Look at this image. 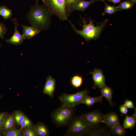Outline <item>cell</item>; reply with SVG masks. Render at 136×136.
Returning <instances> with one entry per match:
<instances>
[{
	"label": "cell",
	"mask_w": 136,
	"mask_h": 136,
	"mask_svg": "<svg viewBox=\"0 0 136 136\" xmlns=\"http://www.w3.org/2000/svg\"><path fill=\"white\" fill-rule=\"evenodd\" d=\"M6 117L5 113L2 112L0 113V125L2 126Z\"/></svg>",
	"instance_id": "cell-32"
},
{
	"label": "cell",
	"mask_w": 136,
	"mask_h": 136,
	"mask_svg": "<svg viewBox=\"0 0 136 136\" xmlns=\"http://www.w3.org/2000/svg\"><path fill=\"white\" fill-rule=\"evenodd\" d=\"M15 121L18 125H20L25 118V116L19 111H16L13 116Z\"/></svg>",
	"instance_id": "cell-26"
},
{
	"label": "cell",
	"mask_w": 136,
	"mask_h": 136,
	"mask_svg": "<svg viewBox=\"0 0 136 136\" xmlns=\"http://www.w3.org/2000/svg\"><path fill=\"white\" fill-rule=\"evenodd\" d=\"M124 104L127 108H132L135 110H136L133 102L128 99H126L125 100Z\"/></svg>",
	"instance_id": "cell-30"
},
{
	"label": "cell",
	"mask_w": 136,
	"mask_h": 136,
	"mask_svg": "<svg viewBox=\"0 0 136 136\" xmlns=\"http://www.w3.org/2000/svg\"><path fill=\"white\" fill-rule=\"evenodd\" d=\"M1 43H0V47H1Z\"/></svg>",
	"instance_id": "cell-37"
},
{
	"label": "cell",
	"mask_w": 136,
	"mask_h": 136,
	"mask_svg": "<svg viewBox=\"0 0 136 136\" xmlns=\"http://www.w3.org/2000/svg\"><path fill=\"white\" fill-rule=\"evenodd\" d=\"M13 116L10 115L6 117L2 125L3 133L13 128L14 124Z\"/></svg>",
	"instance_id": "cell-18"
},
{
	"label": "cell",
	"mask_w": 136,
	"mask_h": 136,
	"mask_svg": "<svg viewBox=\"0 0 136 136\" xmlns=\"http://www.w3.org/2000/svg\"><path fill=\"white\" fill-rule=\"evenodd\" d=\"M89 91L85 89L73 94L64 93L59 97L61 106L74 108L82 104L84 98L88 95Z\"/></svg>",
	"instance_id": "cell-5"
},
{
	"label": "cell",
	"mask_w": 136,
	"mask_h": 136,
	"mask_svg": "<svg viewBox=\"0 0 136 136\" xmlns=\"http://www.w3.org/2000/svg\"><path fill=\"white\" fill-rule=\"evenodd\" d=\"M82 115L87 123L93 128L98 126L101 123H105V115L98 111H95Z\"/></svg>",
	"instance_id": "cell-7"
},
{
	"label": "cell",
	"mask_w": 136,
	"mask_h": 136,
	"mask_svg": "<svg viewBox=\"0 0 136 136\" xmlns=\"http://www.w3.org/2000/svg\"><path fill=\"white\" fill-rule=\"evenodd\" d=\"M3 132L2 126L0 125V133Z\"/></svg>",
	"instance_id": "cell-34"
},
{
	"label": "cell",
	"mask_w": 136,
	"mask_h": 136,
	"mask_svg": "<svg viewBox=\"0 0 136 136\" xmlns=\"http://www.w3.org/2000/svg\"><path fill=\"white\" fill-rule=\"evenodd\" d=\"M93 127L87 122L83 115L74 116L68 125L65 136H81L89 134Z\"/></svg>",
	"instance_id": "cell-3"
},
{
	"label": "cell",
	"mask_w": 136,
	"mask_h": 136,
	"mask_svg": "<svg viewBox=\"0 0 136 136\" xmlns=\"http://www.w3.org/2000/svg\"><path fill=\"white\" fill-rule=\"evenodd\" d=\"M100 1H104V0H91L89 1H86L84 0H80L74 6L73 9V11H78L83 12L91 4L96 2Z\"/></svg>",
	"instance_id": "cell-13"
},
{
	"label": "cell",
	"mask_w": 136,
	"mask_h": 136,
	"mask_svg": "<svg viewBox=\"0 0 136 136\" xmlns=\"http://www.w3.org/2000/svg\"><path fill=\"white\" fill-rule=\"evenodd\" d=\"M105 8L104 11L102 13V15L104 16L107 14L109 15L112 14L120 10L117 6L110 5L104 2Z\"/></svg>",
	"instance_id": "cell-22"
},
{
	"label": "cell",
	"mask_w": 136,
	"mask_h": 136,
	"mask_svg": "<svg viewBox=\"0 0 136 136\" xmlns=\"http://www.w3.org/2000/svg\"><path fill=\"white\" fill-rule=\"evenodd\" d=\"M13 15L12 11L5 5L0 6V15L5 19L11 17Z\"/></svg>",
	"instance_id": "cell-21"
},
{
	"label": "cell",
	"mask_w": 136,
	"mask_h": 136,
	"mask_svg": "<svg viewBox=\"0 0 136 136\" xmlns=\"http://www.w3.org/2000/svg\"><path fill=\"white\" fill-rule=\"evenodd\" d=\"M100 91L101 95L107 99L110 106L113 107L114 103L112 100L113 91L111 88L105 85L100 88Z\"/></svg>",
	"instance_id": "cell-14"
},
{
	"label": "cell",
	"mask_w": 136,
	"mask_h": 136,
	"mask_svg": "<svg viewBox=\"0 0 136 136\" xmlns=\"http://www.w3.org/2000/svg\"><path fill=\"white\" fill-rule=\"evenodd\" d=\"M52 15L44 4H35L30 9L26 15L27 19L31 26L41 31L47 29L52 22Z\"/></svg>",
	"instance_id": "cell-1"
},
{
	"label": "cell",
	"mask_w": 136,
	"mask_h": 136,
	"mask_svg": "<svg viewBox=\"0 0 136 136\" xmlns=\"http://www.w3.org/2000/svg\"><path fill=\"white\" fill-rule=\"evenodd\" d=\"M111 130V132L113 134L119 136L124 135L126 132L120 122L116 124Z\"/></svg>",
	"instance_id": "cell-23"
},
{
	"label": "cell",
	"mask_w": 136,
	"mask_h": 136,
	"mask_svg": "<svg viewBox=\"0 0 136 136\" xmlns=\"http://www.w3.org/2000/svg\"><path fill=\"white\" fill-rule=\"evenodd\" d=\"M75 109L62 106L56 109L51 114L53 122L58 127L68 125L74 116Z\"/></svg>",
	"instance_id": "cell-4"
},
{
	"label": "cell",
	"mask_w": 136,
	"mask_h": 136,
	"mask_svg": "<svg viewBox=\"0 0 136 136\" xmlns=\"http://www.w3.org/2000/svg\"><path fill=\"white\" fill-rule=\"evenodd\" d=\"M82 19V22L83 25H82L83 28L80 30L77 29L74 25L70 20L69 21L74 31L77 33L83 38L86 41H89L92 40H96L98 38L103 29L105 28L109 20L105 19L99 25L98 24L95 26L93 23L94 21L89 18V23H87V21L81 16Z\"/></svg>",
	"instance_id": "cell-2"
},
{
	"label": "cell",
	"mask_w": 136,
	"mask_h": 136,
	"mask_svg": "<svg viewBox=\"0 0 136 136\" xmlns=\"http://www.w3.org/2000/svg\"><path fill=\"white\" fill-rule=\"evenodd\" d=\"M21 26L23 28L22 35L24 39H31L41 31L40 29L33 26H28L23 24Z\"/></svg>",
	"instance_id": "cell-11"
},
{
	"label": "cell",
	"mask_w": 136,
	"mask_h": 136,
	"mask_svg": "<svg viewBox=\"0 0 136 136\" xmlns=\"http://www.w3.org/2000/svg\"><path fill=\"white\" fill-rule=\"evenodd\" d=\"M80 0H65V9L67 17L73 11L75 5Z\"/></svg>",
	"instance_id": "cell-19"
},
{
	"label": "cell",
	"mask_w": 136,
	"mask_h": 136,
	"mask_svg": "<svg viewBox=\"0 0 136 136\" xmlns=\"http://www.w3.org/2000/svg\"><path fill=\"white\" fill-rule=\"evenodd\" d=\"M37 136H47L49 135V131L47 126L44 123L39 122L34 127Z\"/></svg>",
	"instance_id": "cell-16"
},
{
	"label": "cell",
	"mask_w": 136,
	"mask_h": 136,
	"mask_svg": "<svg viewBox=\"0 0 136 136\" xmlns=\"http://www.w3.org/2000/svg\"><path fill=\"white\" fill-rule=\"evenodd\" d=\"M90 73L92 75V78L94 83L92 88L95 89L96 88H100L105 85V78L101 70L95 68L93 72Z\"/></svg>",
	"instance_id": "cell-9"
},
{
	"label": "cell",
	"mask_w": 136,
	"mask_h": 136,
	"mask_svg": "<svg viewBox=\"0 0 136 136\" xmlns=\"http://www.w3.org/2000/svg\"><path fill=\"white\" fill-rule=\"evenodd\" d=\"M103 97L101 95L96 97H92L88 95L83 99L82 104H84L88 107H91L97 102H101Z\"/></svg>",
	"instance_id": "cell-17"
},
{
	"label": "cell",
	"mask_w": 136,
	"mask_h": 136,
	"mask_svg": "<svg viewBox=\"0 0 136 136\" xmlns=\"http://www.w3.org/2000/svg\"><path fill=\"white\" fill-rule=\"evenodd\" d=\"M11 20L14 24V31L12 36L10 39H6V41L9 44L18 46L23 43L24 39L22 34H21L18 30L19 23L17 18H12Z\"/></svg>",
	"instance_id": "cell-8"
},
{
	"label": "cell",
	"mask_w": 136,
	"mask_h": 136,
	"mask_svg": "<svg viewBox=\"0 0 136 136\" xmlns=\"http://www.w3.org/2000/svg\"><path fill=\"white\" fill-rule=\"evenodd\" d=\"M105 123L111 129L120 122L118 116L113 112H109L105 115Z\"/></svg>",
	"instance_id": "cell-12"
},
{
	"label": "cell",
	"mask_w": 136,
	"mask_h": 136,
	"mask_svg": "<svg viewBox=\"0 0 136 136\" xmlns=\"http://www.w3.org/2000/svg\"><path fill=\"white\" fill-rule=\"evenodd\" d=\"M122 0H108V1L113 3L114 4L120 3Z\"/></svg>",
	"instance_id": "cell-33"
},
{
	"label": "cell",
	"mask_w": 136,
	"mask_h": 136,
	"mask_svg": "<svg viewBox=\"0 0 136 136\" xmlns=\"http://www.w3.org/2000/svg\"><path fill=\"white\" fill-rule=\"evenodd\" d=\"M136 110L131 116L126 115L124 120L123 127L124 129H132L135 125L136 122Z\"/></svg>",
	"instance_id": "cell-15"
},
{
	"label": "cell",
	"mask_w": 136,
	"mask_h": 136,
	"mask_svg": "<svg viewBox=\"0 0 136 136\" xmlns=\"http://www.w3.org/2000/svg\"><path fill=\"white\" fill-rule=\"evenodd\" d=\"M83 83V78L81 76L78 75L73 76L70 80V83L71 85L74 87L77 88L80 87Z\"/></svg>",
	"instance_id": "cell-20"
},
{
	"label": "cell",
	"mask_w": 136,
	"mask_h": 136,
	"mask_svg": "<svg viewBox=\"0 0 136 136\" xmlns=\"http://www.w3.org/2000/svg\"><path fill=\"white\" fill-rule=\"evenodd\" d=\"M44 4L52 15H54L60 20H68L65 9V0H42Z\"/></svg>",
	"instance_id": "cell-6"
},
{
	"label": "cell",
	"mask_w": 136,
	"mask_h": 136,
	"mask_svg": "<svg viewBox=\"0 0 136 136\" xmlns=\"http://www.w3.org/2000/svg\"><path fill=\"white\" fill-rule=\"evenodd\" d=\"M120 112L123 114H126L128 112L127 108L124 105H121L119 107Z\"/></svg>",
	"instance_id": "cell-31"
},
{
	"label": "cell",
	"mask_w": 136,
	"mask_h": 136,
	"mask_svg": "<svg viewBox=\"0 0 136 136\" xmlns=\"http://www.w3.org/2000/svg\"><path fill=\"white\" fill-rule=\"evenodd\" d=\"M134 3L131 1L128 0L121 3L117 7L121 10H126L131 8L134 6Z\"/></svg>",
	"instance_id": "cell-27"
},
{
	"label": "cell",
	"mask_w": 136,
	"mask_h": 136,
	"mask_svg": "<svg viewBox=\"0 0 136 136\" xmlns=\"http://www.w3.org/2000/svg\"><path fill=\"white\" fill-rule=\"evenodd\" d=\"M7 31V29L5 25L0 22V38L3 39L4 36Z\"/></svg>",
	"instance_id": "cell-29"
},
{
	"label": "cell",
	"mask_w": 136,
	"mask_h": 136,
	"mask_svg": "<svg viewBox=\"0 0 136 136\" xmlns=\"http://www.w3.org/2000/svg\"><path fill=\"white\" fill-rule=\"evenodd\" d=\"M20 129H22L26 127L32 126V124L31 121L26 117L25 116V118L20 124Z\"/></svg>",
	"instance_id": "cell-28"
},
{
	"label": "cell",
	"mask_w": 136,
	"mask_h": 136,
	"mask_svg": "<svg viewBox=\"0 0 136 136\" xmlns=\"http://www.w3.org/2000/svg\"><path fill=\"white\" fill-rule=\"evenodd\" d=\"M56 81L52 76H48L46 79V82L43 88V93L53 98L54 95V92L55 88Z\"/></svg>",
	"instance_id": "cell-10"
},
{
	"label": "cell",
	"mask_w": 136,
	"mask_h": 136,
	"mask_svg": "<svg viewBox=\"0 0 136 136\" xmlns=\"http://www.w3.org/2000/svg\"><path fill=\"white\" fill-rule=\"evenodd\" d=\"M129 0L131 1V2H133L134 4L135 3H136V0Z\"/></svg>",
	"instance_id": "cell-35"
},
{
	"label": "cell",
	"mask_w": 136,
	"mask_h": 136,
	"mask_svg": "<svg viewBox=\"0 0 136 136\" xmlns=\"http://www.w3.org/2000/svg\"><path fill=\"white\" fill-rule=\"evenodd\" d=\"M5 136H22V129L12 128L4 133Z\"/></svg>",
	"instance_id": "cell-25"
},
{
	"label": "cell",
	"mask_w": 136,
	"mask_h": 136,
	"mask_svg": "<svg viewBox=\"0 0 136 136\" xmlns=\"http://www.w3.org/2000/svg\"><path fill=\"white\" fill-rule=\"evenodd\" d=\"M22 136H36L37 134L34 127L32 126L22 129Z\"/></svg>",
	"instance_id": "cell-24"
},
{
	"label": "cell",
	"mask_w": 136,
	"mask_h": 136,
	"mask_svg": "<svg viewBox=\"0 0 136 136\" xmlns=\"http://www.w3.org/2000/svg\"><path fill=\"white\" fill-rule=\"evenodd\" d=\"M36 4H39V0H35Z\"/></svg>",
	"instance_id": "cell-36"
}]
</instances>
